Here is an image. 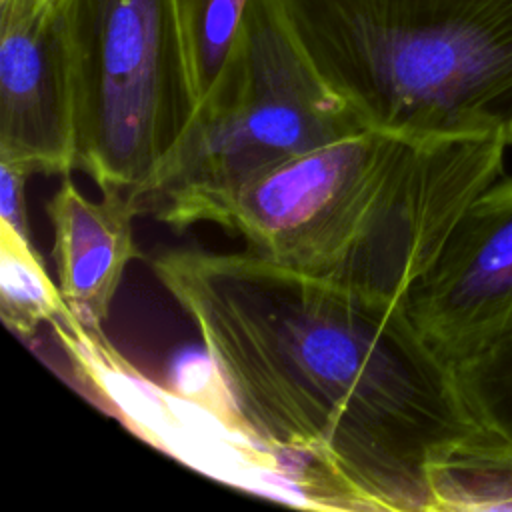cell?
Listing matches in <instances>:
<instances>
[{
  "label": "cell",
  "mask_w": 512,
  "mask_h": 512,
  "mask_svg": "<svg viewBox=\"0 0 512 512\" xmlns=\"http://www.w3.org/2000/svg\"><path fill=\"white\" fill-rule=\"evenodd\" d=\"M150 268L260 442L314 466L346 510L432 512L430 466L482 426L404 298L246 248H168Z\"/></svg>",
  "instance_id": "obj_1"
},
{
  "label": "cell",
  "mask_w": 512,
  "mask_h": 512,
  "mask_svg": "<svg viewBox=\"0 0 512 512\" xmlns=\"http://www.w3.org/2000/svg\"><path fill=\"white\" fill-rule=\"evenodd\" d=\"M498 136L362 128L216 202L202 222L278 264L406 298L464 208L500 178Z\"/></svg>",
  "instance_id": "obj_2"
},
{
  "label": "cell",
  "mask_w": 512,
  "mask_h": 512,
  "mask_svg": "<svg viewBox=\"0 0 512 512\" xmlns=\"http://www.w3.org/2000/svg\"><path fill=\"white\" fill-rule=\"evenodd\" d=\"M366 128L512 146V0H278Z\"/></svg>",
  "instance_id": "obj_3"
},
{
  "label": "cell",
  "mask_w": 512,
  "mask_h": 512,
  "mask_svg": "<svg viewBox=\"0 0 512 512\" xmlns=\"http://www.w3.org/2000/svg\"><path fill=\"white\" fill-rule=\"evenodd\" d=\"M362 128L310 64L278 0H252L224 74L130 194L138 216L184 232L262 172Z\"/></svg>",
  "instance_id": "obj_4"
},
{
  "label": "cell",
  "mask_w": 512,
  "mask_h": 512,
  "mask_svg": "<svg viewBox=\"0 0 512 512\" xmlns=\"http://www.w3.org/2000/svg\"><path fill=\"white\" fill-rule=\"evenodd\" d=\"M74 96V170L136 190L196 110L176 0H62Z\"/></svg>",
  "instance_id": "obj_5"
},
{
  "label": "cell",
  "mask_w": 512,
  "mask_h": 512,
  "mask_svg": "<svg viewBox=\"0 0 512 512\" xmlns=\"http://www.w3.org/2000/svg\"><path fill=\"white\" fill-rule=\"evenodd\" d=\"M84 390L136 436L218 482L284 504L338 510L310 464L260 442L230 406L220 410L162 388L136 370L104 336L70 310L50 324Z\"/></svg>",
  "instance_id": "obj_6"
},
{
  "label": "cell",
  "mask_w": 512,
  "mask_h": 512,
  "mask_svg": "<svg viewBox=\"0 0 512 512\" xmlns=\"http://www.w3.org/2000/svg\"><path fill=\"white\" fill-rule=\"evenodd\" d=\"M404 302L450 368L512 330V178H496L464 208Z\"/></svg>",
  "instance_id": "obj_7"
},
{
  "label": "cell",
  "mask_w": 512,
  "mask_h": 512,
  "mask_svg": "<svg viewBox=\"0 0 512 512\" xmlns=\"http://www.w3.org/2000/svg\"><path fill=\"white\" fill-rule=\"evenodd\" d=\"M0 160L74 170V96L62 0H0Z\"/></svg>",
  "instance_id": "obj_8"
},
{
  "label": "cell",
  "mask_w": 512,
  "mask_h": 512,
  "mask_svg": "<svg viewBox=\"0 0 512 512\" xmlns=\"http://www.w3.org/2000/svg\"><path fill=\"white\" fill-rule=\"evenodd\" d=\"M52 262L60 294L78 322L102 330L128 264L140 258L134 240L136 202L128 190L88 198L70 174L46 202Z\"/></svg>",
  "instance_id": "obj_9"
},
{
  "label": "cell",
  "mask_w": 512,
  "mask_h": 512,
  "mask_svg": "<svg viewBox=\"0 0 512 512\" xmlns=\"http://www.w3.org/2000/svg\"><path fill=\"white\" fill-rule=\"evenodd\" d=\"M432 512L512 510V444L480 428L428 470Z\"/></svg>",
  "instance_id": "obj_10"
},
{
  "label": "cell",
  "mask_w": 512,
  "mask_h": 512,
  "mask_svg": "<svg viewBox=\"0 0 512 512\" xmlns=\"http://www.w3.org/2000/svg\"><path fill=\"white\" fill-rule=\"evenodd\" d=\"M66 310L34 242L0 222V316L6 328L28 340Z\"/></svg>",
  "instance_id": "obj_11"
},
{
  "label": "cell",
  "mask_w": 512,
  "mask_h": 512,
  "mask_svg": "<svg viewBox=\"0 0 512 512\" xmlns=\"http://www.w3.org/2000/svg\"><path fill=\"white\" fill-rule=\"evenodd\" d=\"M250 4L252 0H176L196 108L230 64L240 44Z\"/></svg>",
  "instance_id": "obj_12"
},
{
  "label": "cell",
  "mask_w": 512,
  "mask_h": 512,
  "mask_svg": "<svg viewBox=\"0 0 512 512\" xmlns=\"http://www.w3.org/2000/svg\"><path fill=\"white\" fill-rule=\"evenodd\" d=\"M452 370L476 422L512 444V330Z\"/></svg>",
  "instance_id": "obj_13"
},
{
  "label": "cell",
  "mask_w": 512,
  "mask_h": 512,
  "mask_svg": "<svg viewBox=\"0 0 512 512\" xmlns=\"http://www.w3.org/2000/svg\"><path fill=\"white\" fill-rule=\"evenodd\" d=\"M30 176L22 166L0 160V222L32 240L26 212V180Z\"/></svg>",
  "instance_id": "obj_14"
},
{
  "label": "cell",
  "mask_w": 512,
  "mask_h": 512,
  "mask_svg": "<svg viewBox=\"0 0 512 512\" xmlns=\"http://www.w3.org/2000/svg\"><path fill=\"white\" fill-rule=\"evenodd\" d=\"M40 2H44V4H48V2H52V0H40Z\"/></svg>",
  "instance_id": "obj_15"
}]
</instances>
